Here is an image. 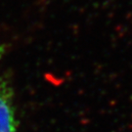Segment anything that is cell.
Instances as JSON below:
<instances>
[{
    "instance_id": "obj_1",
    "label": "cell",
    "mask_w": 132,
    "mask_h": 132,
    "mask_svg": "<svg viewBox=\"0 0 132 132\" xmlns=\"http://www.w3.org/2000/svg\"><path fill=\"white\" fill-rule=\"evenodd\" d=\"M0 132H17L11 93L2 83L0 84Z\"/></svg>"
}]
</instances>
